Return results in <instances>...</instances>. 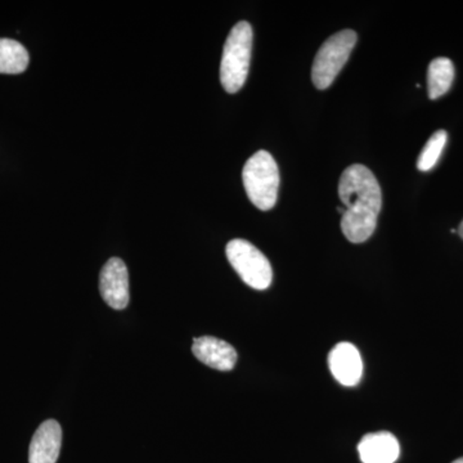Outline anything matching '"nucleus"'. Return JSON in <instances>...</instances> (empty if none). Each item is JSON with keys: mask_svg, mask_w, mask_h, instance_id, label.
<instances>
[{"mask_svg": "<svg viewBox=\"0 0 463 463\" xmlns=\"http://www.w3.org/2000/svg\"><path fill=\"white\" fill-rule=\"evenodd\" d=\"M337 213H339V214L343 216L344 213H345V207H337Z\"/></svg>", "mask_w": 463, "mask_h": 463, "instance_id": "2eb2a0df", "label": "nucleus"}, {"mask_svg": "<svg viewBox=\"0 0 463 463\" xmlns=\"http://www.w3.org/2000/svg\"><path fill=\"white\" fill-rule=\"evenodd\" d=\"M455 80V65L447 57L435 58L429 66L428 90L430 99H440L449 91Z\"/></svg>", "mask_w": 463, "mask_h": 463, "instance_id": "9b49d317", "label": "nucleus"}, {"mask_svg": "<svg viewBox=\"0 0 463 463\" xmlns=\"http://www.w3.org/2000/svg\"><path fill=\"white\" fill-rule=\"evenodd\" d=\"M448 141V134L446 130H438L432 134L431 138L426 143L417 160V167L421 172H429L432 167L437 165L439 158L443 154Z\"/></svg>", "mask_w": 463, "mask_h": 463, "instance_id": "ddd939ff", "label": "nucleus"}, {"mask_svg": "<svg viewBox=\"0 0 463 463\" xmlns=\"http://www.w3.org/2000/svg\"><path fill=\"white\" fill-rule=\"evenodd\" d=\"M243 185L250 201L258 209H273L279 197V172L276 160L267 151H259L243 166Z\"/></svg>", "mask_w": 463, "mask_h": 463, "instance_id": "7ed1b4c3", "label": "nucleus"}, {"mask_svg": "<svg viewBox=\"0 0 463 463\" xmlns=\"http://www.w3.org/2000/svg\"><path fill=\"white\" fill-rule=\"evenodd\" d=\"M358 35L353 30L334 33L319 48L312 67V80L317 90L330 88L354 50Z\"/></svg>", "mask_w": 463, "mask_h": 463, "instance_id": "20e7f679", "label": "nucleus"}, {"mask_svg": "<svg viewBox=\"0 0 463 463\" xmlns=\"http://www.w3.org/2000/svg\"><path fill=\"white\" fill-rule=\"evenodd\" d=\"M328 365L335 379L347 388L358 385L364 374L361 353L350 343L337 344L331 350L328 355Z\"/></svg>", "mask_w": 463, "mask_h": 463, "instance_id": "0eeeda50", "label": "nucleus"}, {"mask_svg": "<svg viewBox=\"0 0 463 463\" xmlns=\"http://www.w3.org/2000/svg\"><path fill=\"white\" fill-rule=\"evenodd\" d=\"M99 291L112 309L123 310L129 304V272L118 258L109 259L99 276Z\"/></svg>", "mask_w": 463, "mask_h": 463, "instance_id": "423d86ee", "label": "nucleus"}, {"mask_svg": "<svg viewBox=\"0 0 463 463\" xmlns=\"http://www.w3.org/2000/svg\"><path fill=\"white\" fill-rule=\"evenodd\" d=\"M62 446V429L54 420H48L33 434L29 449V463H56Z\"/></svg>", "mask_w": 463, "mask_h": 463, "instance_id": "1a4fd4ad", "label": "nucleus"}, {"mask_svg": "<svg viewBox=\"0 0 463 463\" xmlns=\"http://www.w3.org/2000/svg\"><path fill=\"white\" fill-rule=\"evenodd\" d=\"M339 196L345 206L341 216V230L350 242L364 243L377 227L383 194L379 181L361 164L346 167L341 174Z\"/></svg>", "mask_w": 463, "mask_h": 463, "instance_id": "f257e3e1", "label": "nucleus"}, {"mask_svg": "<svg viewBox=\"0 0 463 463\" xmlns=\"http://www.w3.org/2000/svg\"><path fill=\"white\" fill-rule=\"evenodd\" d=\"M458 234L459 236H461V239L463 240V221L461 222V224H459Z\"/></svg>", "mask_w": 463, "mask_h": 463, "instance_id": "4468645a", "label": "nucleus"}, {"mask_svg": "<svg viewBox=\"0 0 463 463\" xmlns=\"http://www.w3.org/2000/svg\"><path fill=\"white\" fill-rule=\"evenodd\" d=\"M452 463H463V457L462 458L456 459V461Z\"/></svg>", "mask_w": 463, "mask_h": 463, "instance_id": "dca6fc26", "label": "nucleus"}, {"mask_svg": "<svg viewBox=\"0 0 463 463\" xmlns=\"http://www.w3.org/2000/svg\"><path fill=\"white\" fill-rule=\"evenodd\" d=\"M29 62V52L21 43L0 39V74H23Z\"/></svg>", "mask_w": 463, "mask_h": 463, "instance_id": "f8f14e48", "label": "nucleus"}, {"mask_svg": "<svg viewBox=\"0 0 463 463\" xmlns=\"http://www.w3.org/2000/svg\"><path fill=\"white\" fill-rule=\"evenodd\" d=\"M358 452L364 463H394L401 455V446L392 432H373L362 438Z\"/></svg>", "mask_w": 463, "mask_h": 463, "instance_id": "9d476101", "label": "nucleus"}, {"mask_svg": "<svg viewBox=\"0 0 463 463\" xmlns=\"http://www.w3.org/2000/svg\"><path fill=\"white\" fill-rule=\"evenodd\" d=\"M192 353L201 364L218 371L233 370L237 364V352L227 341L214 336H201L194 340Z\"/></svg>", "mask_w": 463, "mask_h": 463, "instance_id": "6e6552de", "label": "nucleus"}, {"mask_svg": "<svg viewBox=\"0 0 463 463\" xmlns=\"http://www.w3.org/2000/svg\"><path fill=\"white\" fill-rule=\"evenodd\" d=\"M228 260L243 282L255 289H267L273 279L269 260L246 240H232L225 248Z\"/></svg>", "mask_w": 463, "mask_h": 463, "instance_id": "39448f33", "label": "nucleus"}, {"mask_svg": "<svg viewBox=\"0 0 463 463\" xmlns=\"http://www.w3.org/2000/svg\"><path fill=\"white\" fill-rule=\"evenodd\" d=\"M252 50V27L246 21L236 24L224 44L221 81L228 93H237L249 75Z\"/></svg>", "mask_w": 463, "mask_h": 463, "instance_id": "f03ea898", "label": "nucleus"}]
</instances>
